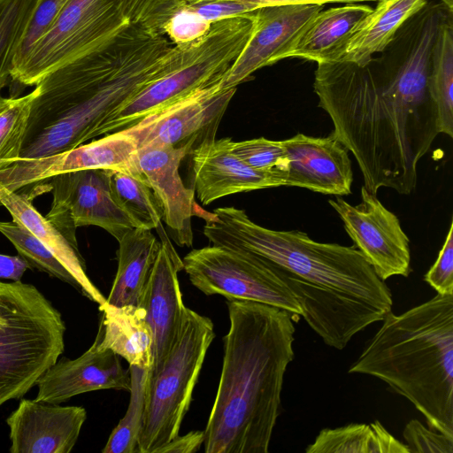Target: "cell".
Instances as JSON below:
<instances>
[{
  "label": "cell",
  "mask_w": 453,
  "mask_h": 453,
  "mask_svg": "<svg viewBox=\"0 0 453 453\" xmlns=\"http://www.w3.org/2000/svg\"><path fill=\"white\" fill-rule=\"evenodd\" d=\"M196 214L213 244L254 254L273 265L324 343L343 349L352 337L391 311L389 288L355 246L319 242L299 230H273L243 210L220 207Z\"/></svg>",
  "instance_id": "cell-1"
},
{
  "label": "cell",
  "mask_w": 453,
  "mask_h": 453,
  "mask_svg": "<svg viewBox=\"0 0 453 453\" xmlns=\"http://www.w3.org/2000/svg\"><path fill=\"white\" fill-rule=\"evenodd\" d=\"M317 64L319 106L333 122L331 134L354 155L364 187L373 195L380 188L410 195L418 164L439 134L431 96L390 84L369 63Z\"/></svg>",
  "instance_id": "cell-2"
},
{
  "label": "cell",
  "mask_w": 453,
  "mask_h": 453,
  "mask_svg": "<svg viewBox=\"0 0 453 453\" xmlns=\"http://www.w3.org/2000/svg\"><path fill=\"white\" fill-rule=\"evenodd\" d=\"M175 52L165 35L127 24L107 43L46 74L35 85L18 159L50 156L96 138L113 111L168 71Z\"/></svg>",
  "instance_id": "cell-3"
},
{
  "label": "cell",
  "mask_w": 453,
  "mask_h": 453,
  "mask_svg": "<svg viewBox=\"0 0 453 453\" xmlns=\"http://www.w3.org/2000/svg\"><path fill=\"white\" fill-rule=\"evenodd\" d=\"M223 365L204 431L206 453H267L280 413L284 374L295 353L288 311L227 300Z\"/></svg>",
  "instance_id": "cell-4"
},
{
  "label": "cell",
  "mask_w": 453,
  "mask_h": 453,
  "mask_svg": "<svg viewBox=\"0 0 453 453\" xmlns=\"http://www.w3.org/2000/svg\"><path fill=\"white\" fill-rule=\"evenodd\" d=\"M349 373L376 377L453 438V294L388 312Z\"/></svg>",
  "instance_id": "cell-5"
},
{
  "label": "cell",
  "mask_w": 453,
  "mask_h": 453,
  "mask_svg": "<svg viewBox=\"0 0 453 453\" xmlns=\"http://www.w3.org/2000/svg\"><path fill=\"white\" fill-rule=\"evenodd\" d=\"M256 11L211 24L206 34L177 44L168 71L150 82L101 125L97 137L125 130L143 119L219 82L249 41Z\"/></svg>",
  "instance_id": "cell-6"
},
{
  "label": "cell",
  "mask_w": 453,
  "mask_h": 453,
  "mask_svg": "<svg viewBox=\"0 0 453 453\" xmlns=\"http://www.w3.org/2000/svg\"><path fill=\"white\" fill-rule=\"evenodd\" d=\"M61 313L33 285L4 282L0 307V406L25 395L65 349Z\"/></svg>",
  "instance_id": "cell-7"
},
{
  "label": "cell",
  "mask_w": 453,
  "mask_h": 453,
  "mask_svg": "<svg viewBox=\"0 0 453 453\" xmlns=\"http://www.w3.org/2000/svg\"><path fill=\"white\" fill-rule=\"evenodd\" d=\"M214 338L211 319L187 308L165 359L158 368L150 370L138 453H156L179 434Z\"/></svg>",
  "instance_id": "cell-8"
},
{
  "label": "cell",
  "mask_w": 453,
  "mask_h": 453,
  "mask_svg": "<svg viewBox=\"0 0 453 453\" xmlns=\"http://www.w3.org/2000/svg\"><path fill=\"white\" fill-rule=\"evenodd\" d=\"M119 0H69L12 80L36 85L46 74L112 40L127 25Z\"/></svg>",
  "instance_id": "cell-9"
},
{
  "label": "cell",
  "mask_w": 453,
  "mask_h": 453,
  "mask_svg": "<svg viewBox=\"0 0 453 453\" xmlns=\"http://www.w3.org/2000/svg\"><path fill=\"white\" fill-rule=\"evenodd\" d=\"M190 282L206 296L247 300L283 309L299 318L302 309L271 264L243 250L211 245L182 259Z\"/></svg>",
  "instance_id": "cell-10"
},
{
  "label": "cell",
  "mask_w": 453,
  "mask_h": 453,
  "mask_svg": "<svg viewBox=\"0 0 453 453\" xmlns=\"http://www.w3.org/2000/svg\"><path fill=\"white\" fill-rule=\"evenodd\" d=\"M110 179L109 169H88L57 174L37 185L53 194L46 219L75 246L79 226H100L117 241L135 228L115 201Z\"/></svg>",
  "instance_id": "cell-11"
},
{
  "label": "cell",
  "mask_w": 453,
  "mask_h": 453,
  "mask_svg": "<svg viewBox=\"0 0 453 453\" xmlns=\"http://www.w3.org/2000/svg\"><path fill=\"white\" fill-rule=\"evenodd\" d=\"M219 82L122 131L134 141L138 149L171 146L190 155L205 142L216 139L219 123L236 92L237 88L219 89Z\"/></svg>",
  "instance_id": "cell-12"
},
{
  "label": "cell",
  "mask_w": 453,
  "mask_h": 453,
  "mask_svg": "<svg viewBox=\"0 0 453 453\" xmlns=\"http://www.w3.org/2000/svg\"><path fill=\"white\" fill-rule=\"evenodd\" d=\"M329 204L343 222L354 246L372 265L380 279L407 277L411 269L410 240L397 216L387 209L364 186L361 203L352 205L341 196Z\"/></svg>",
  "instance_id": "cell-13"
},
{
  "label": "cell",
  "mask_w": 453,
  "mask_h": 453,
  "mask_svg": "<svg viewBox=\"0 0 453 453\" xmlns=\"http://www.w3.org/2000/svg\"><path fill=\"white\" fill-rule=\"evenodd\" d=\"M138 148L124 131L50 156L16 159L0 165V187L18 192L57 174L88 169L131 172Z\"/></svg>",
  "instance_id": "cell-14"
},
{
  "label": "cell",
  "mask_w": 453,
  "mask_h": 453,
  "mask_svg": "<svg viewBox=\"0 0 453 453\" xmlns=\"http://www.w3.org/2000/svg\"><path fill=\"white\" fill-rule=\"evenodd\" d=\"M323 7L319 4H298L257 9L252 34L223 74L219 88H237L250 80L257 70L284 59L305 26Z\"/></svg>",
  "instance_id": "cell-15"
},
{
  "label": "cell",
  "mask_w": 453,
  "mask_h": 453,
  "mask_svg": "<svg viewBox=\"0 0 453 453\" xmlns=\"http://www.w3.org/2000/svg\"><path fill=\"white\" fill-rule=\"evenodd\" d=\"M156 229L161 245L138 305L145 310L153 333V363L150 371L158 368L165 359L187 309L178 280V273L184 267L183 261L162 224Z\"/></svg>",
  "instance_id": "cell-16"
},
{
  "label": "cell",
  "mask_w": 453,
  "mask_h": 453,
  "mask_svg": "<svg viewBox=\"0 0 453 453\" xmlns=\"http://www.w3.org/2000/svg\"><path fill=\"white\" fill-rule=\"evenodd\" d=\"M182 149L171 146H145L137 150L134 169L151 188L171 237L181 247L193 244L191 218L196 203L195 191L187 188L179 173Z\"/></svg>",
  "instance_id": "cell-17"
},
{
  "label": "cell",
  "mask_w": 453,
  "mask_h": 453,
  "mask_svg": "<svg viewBox=\"0 0 453 453\" xmlns=\"http://www.w3.org/2000/svg\"><path fill=\"white\" fill-rule=\"evenodd\" d=\"M231 138L207 142L190 156L192 188L203 205L241 192L285 186V176L248 165L231 150Z\"/></svg>",
  "instance_id": "cell-18"
},
{
  "label": "cell",
  "mask_w": 453,
  "mask_h": 453,
  "mask_svg": "<svg viewBox=\"0 0 453 453\" xmlns=\"http://www.w3.org/2000/svg\"><path fill=\"white\" fill-rule=\"evenodd\" d=\"M35 400L61 403L91 391L117 389L129 391V370L123 368L119 356L100 346L96 338L89 349L74 359L63 357L48 368L36 381Z\"/></svg>",
  "instance_id": "cell-19"
},
{
  "label": "cell",
  "mask_w": 453,
  "mask_h": 453,
  "mask_svg": "<svg viewBox=\"0 0 453 453\" xmlns=\"http://www.w3.org/2000/svg\"><path fill=\"white\" fill-rule=\"evenodd\" d=\"M87 418L81 406L21 399L7 418L12 453H69Z\"/></svg>",
  "instance_id": "cell-20"
},
{
  "label": "cell",
  "mask_w": 453,
  "mask_h": 453,
  "mask_svg": "<svg viewBox=\"0 0 453 453\" xmlns=\"http://www.w3.org/2000/svg\"><path fill=\"white\" fill-rule=\"evenodd\" d=\"M282 142L288 158L285 186L335 196L351 193L349 150L331 134L326 137L297 134Z\"/></svg>",
  "instance_id": "cell-21"
},
{
  "label": "cell",
  "mask_w": 453,
  "mask_h": 453,
  "mask_svg": "<svg viewBox=\"0 0 453 453\" xmlns=\"http://www.w3.org/2000/svg\"><path fill=\"white\" fill-rule=\"evenodd\" d=\"M0 203L14 222L31 232L69 271L83 296L99 305L105 303L106 298L87 275L85 261L78 246L43 217L27 196L0 187Z\"/></svg>",
  "instance_id": "cell-22"
},
{
  "label": "cell",
  "mask_w": 453,
  "mask_h": 453,
  "mask_svg": "<svg viewBox=\"0 0 453 453\" xmlns=\"http://www.w3.org/2000/svg\"><path fill=\"white\" fill-rule=\"evenodd\" d=\"M101 318L96 338L104 349L122 357L129 365L150 369L153 333L143 308L138 305H99Z\"/></svg>",
  "instance_id": "cell-23"
},
{
  "label": "cell",
  "mask_w": 453,
  "mask_h": 453,
  "mask_svg": "<svg viewBox=\"0 0 453 453\" xmlns=\"http://www.w3.org/2000/svg\"><path fill=\"white\" fill-rule=\"evenodd\" d=\"M372 10L366 4H349L320 11L305 26L285 58L336 61L353 29Z\"/></svg>",
  "instance_id": "cell-24"
},
{
  "label": "cell",
  "mask_w": 453,
  "mask_h": 453,
  "mask_svg": "<svg viewBox=\"0 0 453 453\" xmlns=\"http://www.w3.org/2000/svg\"><path fill=\"white\" fill-rule=\"evenodd\" d=\"M428 0H379L353 29L336 61L365 65L380 53L399 27Z\"/></svg>",
  "instance_id": "cell-25"
},
{
  "label": "cell",
  "mask_w": 453,
  "mask_h": 453,
  "mask_svg": "<svg viewBox=\"0 0 453 453\" xmlns=\"http://www.w3.org/2000/svg\"><path fill=\"white\" fill-rule=\"evenodd\" d=\"M118 242V269L105 303L139 305L161 242L151 230L143 228L129 230Z\"/></svg>",
  "instance_id": "cell-26"
},
{
  "label": "cell",
  "mask_w": 453,
  "mask_h": 453,
  "mask_svg": "<svg viewBox=\"0 0 453 453\" xmlns=\"http://www.w3.org/2000/svg\"><path fill=\"white\" fill-rule=\"evenodd\" d=\"M307 453H410L379 421L325 428L305 449Z\"/></svg>",
  "instance_id": "cell-27"
},
{
  "label": "cell",
  "mask_w": 453,
  "mask_h": 453,
  "mask_svg": "<svg viewBox=\"0 0 453 453\" xmlns=\"http://www.w3.org/2000/svg\"><path fill=\"white\" fill-rule=\"evenodd\" d=\"M429 92L436 107L437 131L453 137V14L442 21L433 50Z\"/></svg>",
  "instance_id": "cell-28"
},
{
  "label": "cell",
  "mask_w": 453,
  "mask_h": 453,
  "mask_svg": "<svg viewBox=\"0 0 453 453\" xmlns=\"http://www.w3.org/2000/svg\"><path fill=\"white\" fill-rule=\"evenodd\" d=\"M110 183L115 201L135 228L152 230L161 224L159 203L135 169L134 172L111 170Z\"/></svg>",
  "instance_id": "cell-29"
},
{
  "label": "cell",
  "mask_w": 453,
  "mask_h": 453,
  "mask_svg": "<svg viewBox=\"0 0 453 453\" xmlns=\"http://www.w3.org/2000/svg\"><path fill=\"white\" fill-rule=\"evenodd\" d=\"M128 370L131 380L128 407L110 434L103 453H138V438L143 422L150 369L130 365Z\"/></svg>",
  "instance_id": "cell-30"
},
{
  "label": "cell",
  "mask_w": 453,
  "mask_h": 453,
  "mask_svg": "<svg viewBox=\"0 0 453 453\" xmlns=\"http://www.w3.org/2000/svg\"><path fill=\"white\" fill-rule=\"evenodd\" d=\"M35 89L19 97L0 95V165L19 157Z\"/></svg>",
  "instance_id": "cell-31"
},
{
  "label": "cell",
  "mask_w": 453,
  "mask_h": 453,
  "mask_svg": "<svg viewBox=\"0 0 453 453\" xmlns=\"http://www.w3.org/2000/svg\"><path fill=\"white\" fill-rule=\"evenodd\" d=\"M0 233L16 248L31 267H36L65 281L78 291L79 285L59 260L27 228L16 222L0 221Z\"/></svg>",
  "instance_id": "cell-32"
},
{
  "label": "cell",
  "mask_w": 453,
  "mask_h": 453,
  "mask_svg": "<svg viewBox=\"0 0 453 453\" xmlns=\"http://www.w3.org/2000/svg\"><path fill=\"white\" fill-rule=\"evenodd\" d=\"M36 0H0V93L8 84L16 48Z\"/></svg>",
  "instance_id": "cell-33"
},
{
  "label": "cell",
  "mask_w": 453,
  "mask_h": 453,
  "mask_svg": "<svg viewBox=\"0 0 453 453\" xmlns=\"http://www.w3.org/2000/svg\"><path fill=\"white\" fill-rule=\"evenodd\" d=\"M184 0H119L127 23L154 35H165V27L181 9Z\"/></svg>",
  "instance_id": "cell-34"
},
{
  "label": "cell",
  "mask_w": 453,
  "mask_h": 453,
  "mask_svg": "<svg viewBox=\"0 0 453 453\" xmlns=\"http://www.w3.org/2000/svg\"><path fill=\"white\" fill-rule=\"evenodd\" d=\"M231 150L248 165L265 171H273L285 176L288 158L282 141L265 137L242 142H231Z\"/></svg>",
  "instance_id": "cell-35"
},
{
  "label": "cell",
  "mask_w": 453,
  "mask_h": 453,
  "mask_svg": "<svg viewBox=\"0 0 453 453\" xmlns=\"http://www.w3.org/2000/svg\"><path fill=\"white\" fill-rule=\"evenodd\" d=\"M68 1H35L16 48L12 72L25 60L33 46L46 34Z\"/></svg>",
  "instance_id": "cell-36"
},
{
  "label": "cell",
  "mask_w": 453,
  "mask_h": 453,
  "mask_svg": "<svg viewBox=\"0 0 453 453\" xmlns=\"http://www.w3.org/2000/svg\"><path fill=\"white\" fill-rule=\"evenodd\" d=\"M181 8L212 24L225 19L249 14L260 6L250 0H184Z\"/></svg>",
  "instance_id": "cell-37"
},
{
  "label": "cell",
  "mask_w": 453,
  "mask_h": 453,
  "mask_svg": "<svg viewBox=\"0 0 453 453\" xmlns=\"http://www.w3.org/2000/svg\"><path fill=\"white\" fill-rule=\"evenodd\" d=\"M403 436L410 453H453V438L426 427L418 419L406 424Z\"/></svg>",
  "instance_id": "cell-38"
},
{
  "label": "cell",
  "mask_w": 453,
  "mask_h": 453,
  "mask_svg": "<svg viewBox=\"0 0 453 453\" xmlns=\"http://www.w3.org/2000/svg\"><path fill=\"white\" fill-rule=\"evenodd\" d=\"M424 280L437 294H453V221L435 263L425 274Z\"/></svg>",
  "instance_id": "cell-39"
},
{
  "label": "cell",
  "mask_w": 453,
  "mask_h": 453,
  "mask_svg": "<svg viewBox=\"0 0 453 453\" xmlns=\"http://www.w3.org/2000/svg\"><path fill=\"white\" fill-rule=\"evenodd\" d=\"M211 24L194 12L181 8L168 21L165 35L173 45L192 42L208 32Z\"/></svg>",
  "instance_id": "cell-40"
},
{
  "label": "cell",
  "mask_w": 453,
  "mask_h": 453,
  "mask_svg": "<svg viewBox=\"0 0 453 453\" xmlns=\"http://www.w3.org/2000/svg\"><path fill=\"white\" fill-rule=\"evenodd\" d=\"M204 441V431H191L184 435L177 434L156 453H194L201 449Z\"/></svg>",
  "instance_id": "cell-41"
},
{
  "label": "cell",
  "mask_w": 453,
  "mask_h": 453,
  "mask_svg": "<svg viewBox=\"0 0 453 453\" xmlns=\"http://www.w3.org/2000/svg\"><path fill=\"white\" fill-rule=\"evenodd\" d=\"M30 265L21 256L0 254V278L19 281Z\"/></svg>",
  "instance_id": "cell-42"
},
{
  "label": "cell",
  "mask_w": 453,
  "mask_h": 453,
  "mask_svg": "<svg viewBox=\"0 0 453 453\" xmlns=\"http://www.w3.org/2000/svg\"><path fill=\"white\" fill-rule=\"evenodd\" d=\"M449 12H453V0H439Z\"/></svg>",
  "instance_id": "cell-43"
},
{
  "label": "cell",
  "mask_w": 453,
  "mask_h": 453,
  "mask_svg": "<svg viewBox=\"0 0 453 453\" xmlns=\"http://www.w3.org/2000/svg\"><path fill=\"white\" fill-rule=\"evenodd\" d=\"M3 295H4V282L0 281V307L3 300Z\"/></svg>",
  "instance_id": "cell-44"
},
{
  "label": "cell",
  "mask_w": 453,
  "mask_h": 453,
  "mask_svg": "<svg viewBox=\"0 0 453 453\" xmlns=\"http://www.w3.org/2000/svg\"><path fill=\"white\" fill-rule=\"evenodd\" d=\"M0 205H1V203H0Z\"/></svg>",
  "instance_id": "cell-45"
}]
</instances>
